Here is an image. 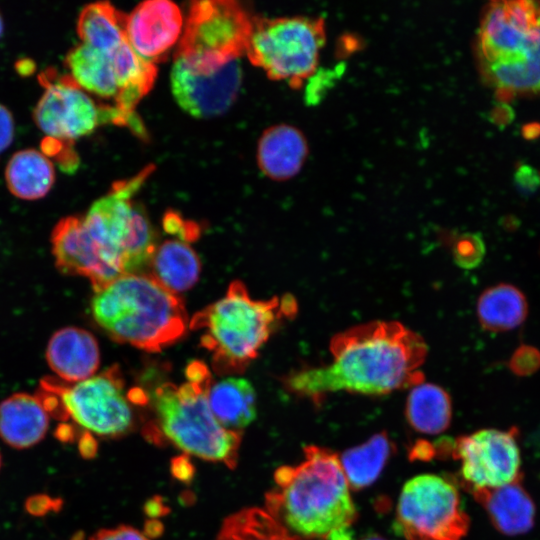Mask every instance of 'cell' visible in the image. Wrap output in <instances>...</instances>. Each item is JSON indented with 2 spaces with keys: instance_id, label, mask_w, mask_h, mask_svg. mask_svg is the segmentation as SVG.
Returning a JSON list of instances; mask_svg holds the SVG:
<instances>
[{
  "instance_id": "cell-1",
  "label": "cell",
  "mask_w": 540,
  "mask_h": 540,
  "mask_svg": "<svg viewBox=\"0 0 540 540\" xmlns=\"http://www.w3.org/2000/svg\"><path fill=\"white\" fill-rule=\"evenodd\" d=\"M329 348V364L302 368L285 377L290 392L318 402L328 393L383 395L424 380L420 367L427 356V344L400 322L354 326L336 334Z\"/></svg>"
},
{
  "instance_id": "cell-2",
  "label": "cell",
  "mask_w": 540,
  "mask_h": 540,
  "mask_svg": "<svg viewBox=\"0 0 540 540\" xmlns=\"http://www.w3.org/2000/svg\"><path fill=\"white\" fill-rule=\"evenodd\" d=\"M297 465L274 473L275 488L265 497V510L301 539L327 540L350 528L357 511L339 456L309 445Z\"/></svg>"
},
{
  "instance_id": "cell-3",
  "label": "cell",
  "mask_w": 540,
  "mask_h": 540,
  "mask_svg": "<svg viewBox=\"0 0 540 540\" xmlns=\"http://www.w3.org/2000/svg\"><path fill=\"white\" fill-rule=\"evenodd\" d=\"M91 313L114 341L159 352L187 328L181 298L150 274H125L94 291Z\"/></svg>"
},
{
  "instance_id": "cell-4",
  "label": "cell",
  "mask_w": 540,
  "mask_h": 540,
  "mask_svg": "<svg viewBox=\"0 0 540 540\" xmlns=\"http://www.w3.org/2000/svg\"><path fill=\"white\" fill-rule=\"evenodd\" d=\"M153 169L145 167L137 175L114 183L82 216L94 267V291L122 275L139 273L150 263L156 249L154 232L132 198Z\"/></svg>"
},
{
  "instance_id": "cell-5",
  "label": "cell",
  "mask_w": 540,
  "mask_h": 540,
  "mask_svg": "<svg viewBox=\"0 0 540 540\" xmlns=\"http://www.w3.org/2000/svg\"><path fill=\"white\" fill-rule=\"evenodd\" d=\"M296 312L293 296L255 300L235 280L221 299L193 316L190 328L203 332L201 345L211 353L218 374H238L257 357L277 323Z\"/></svg>"
},
{
  "instance_id": "cell-6",
  "label": "cell",
  "mask_w": 540,
  "mask_h": 540,
  "mask_svg": "<svg viewBox=\"0 0 540 540\" xmlns=\"http://www.w3.org/2000/svg\"><path fill=\"white\" fill-rule=\"evenodd\" d=\"M477 49L481 71L497 92L539 93L540 2H491L480 22Z\"/></svg>"
},
{
  "instance_id": "cell-7",
  "label": "cell",
  "mask_w": 540,
  "mask_h": 540,
  "mask_svg": "<svg viewBox=\"0 0 540 540\" xmlns=\"http://www.w3.org/2000/svg\"><path fill=\"white\" fill-rule=\"evenodd\" d=\"M186 375L187 382L179 386L164 383L155 389L156 424L150 427L151 436L157 434L187 454L234 468L241 436L224 428L209 408L212 377L207 366L191 362Z\"/></svg>"
},
{
  "instance_id": "cell-8",
  "label": "cell",
  "mask_w": 540,
  "mask_h": 540,
  "mask_svg": "<svg viewBox=\"0 0 540 540\" xmlns=\"http://www.w3.org/2000/svg\"><path fill=\"white\" fill-rule=\"evenodd\" d=\"M253 22L236 1H195L184 20L174 61L196 73H215L246 54Z\"/></svg>"
},
{
  "instance_id": "cell-9",
  "label": "cell",
  "mask_w": 540,
  "mask_h": 540,
  "mask_svg": "<svg viewBox=\"0 0 540 540\" xmlns=\"http://www.w3.org/2000/svg\"><path fill=\"white\" fill-rule=\"evenodd\" d=\"M36 395L50 416L71 419L102 437L121 436L132 426L124 382L115 367L73 384L43 378Z\"/></svg>"
},
{
  "instance_id": "cell-10",
  "label": "cell",
  "mask_w": 540,
  "mask_h": 540,
  "mask_svg": "<svg viewBox=\"0 0 540 540\" xmlns=\"http://www.w3.org/2000/svg\"><path fill=\"white\" fill-rule=\"evenodd\" d=\"M324 43L322 18H254L245 55L270 79L297 88L315 72Z\"/></svg>"
},
{
  "instance_id": "cell-11",
  "label": "cell",
  "mask_w": 540,
  "mask_h": 540,
  "mask_svg": "<svg viewBox=\"0 0 540 540\" xmlns=\"http://www.w3.org/2000/svg\"><path fill=\"white\" fill-rule=\"evenodd\" d=\"M393 526L405 540H462L470 519L454 482L421 474L404 484Z\"/></svg>"
},
{
  "instance_id": "cell-12",
  "label": "cell",
  "mask_w": 540,
  "mask_h": 540,
  "mask_svg": "<svg viewBox=\"0 0 540 540\" xmlns=\"http://www.w3.org/2000/svg\"><path fill=\"white\" fill-rule=\"evenodd\" d=\"M40 80L44 92L34 107L33 119L47 140L72 143L106 123L143 133L137 118L128 117L115 106L98 105L68 74L51 76L45 72Z\"/></svg>"
},
{
  "instance_id": "cell-13",
  "label": "cell",
  "mask_w": 540,
  "mask_h": 540,
  "mask_svg": "<svg viewBox=\"0 0 540 540\" xmlns=\"http://www.w3.org/2000/svg\"><path fill=\"white\" fill-rule=\"evenodd\" d=\"M451 455L460 462L464 486L491 490L522 481L517 430L482 429L452 442Z\"/></svg>"
},
{
  "instance_id": "cell-14",
  "label": "cell",
  "mask_w": 540,
  "mask_h": 540,
  "mask_svg": "<svg viewBox=\"0 0 540 540\" xmlns=\"http://www.w3.org/2000/svg\"><path fill=\"white\" fill-rule=\"evenodd\" d=\"M241 82L240 60L212 74L193 72L174 61L170 74L175 100L196 118H211L227 111L237 97Z\"/></svg>"
},
{
  "instance_id": "cell-15",
  "label": "cell",
  "mask_w": 540,
  "mask_h": 540,
  "mask_svg": "<svg viewBox=\"0 0 540 540\" xmlns=\"http://www.w3.org/2000/svg\"><path fill=\"white\" fill-rule=\"evenodd\" d=\"M184 27L180 8L168 0H149L126 16V40L142 59L154 63L179 42Z\"/></svg>"
},
{
  "instance_id": "cell-16",
  "label": "cell",
  "mask_w": 540,
  "mask_h": 540,
  "mask_svg": "<svg viewBox=\"0 0 540 540\" xmlns=\"http://www.w3.org/2000/svg\"><path fill=\"white\" fill-rule=\"evenodd\" d=\"M46 360L60 381L69 384L83 381L92 377L99 367L98 342L85 329L61 328L49 339Z\"/></svg>"
},
{
  "instance_id": "cell-17",
  "label": "cell",
  "mask_w": 540,
  "mask_h": 540,
  "mask_svg": "<svg viewBox=\"0 0 540 540\" xmlns=\"http://www.w3.org/2000/svg\"><path fill=\"white\" fill-rule=\"evenodd\" d=\"M482 505L500 533L517 536L529 532L535 523L536 507L521 481L491 490L471 493Z\"/></svg>"
},
{
  "instance_id": "cell-18",
  "label": "cell",
  "mask_w": 540,
  "mask_h": 540,
  "mask_svg": "<svg viewBox=\"0 0 540 540\" xmlns=\"http://www.w3.org/2000/svg\"><path fill=\"white\" fill-rule=\"evenodd\" d=\"M49 418L36 394L14 393L0 402V438L12 448H30L45 437Z\"/></svg>"
},
{
  "instance_id": "cell-19",
  "label": "cell",
  "mask_w": 540,
  "mask_h": 540,
  "mask_svg": "<svg viewBox=\"0 0 540 540\" xmlns=\"http://www.w3.org/2000/svg\"><path fill=\"white\" fill-rule=\"evenodd\" d=\"M308 154L303 133L287 124L266 129L257 146V164L271 179L287 180L302 168Z\"/></svg>"
},
{
  "instance_id": "cell-20",
  "label": "cell",
  "mask_w": 540,
  "mask_h": 540,
  "mask_svg": "<svg viewBox=\"0 0 540 540\" xmlns=\"http://www.w3.org/2000/svg\"><path fill=\"white\" fill-rule=\"evenodd\" d=\"M64 63L68 75L84 91L115 102L119 86L112 52L107 53L79 43L69 50Z\"/></svg>"
},
{
  "instance_id": "cell-21",
  "label": "cell",
  "mask_w": 540,
  "mask_h": 540,
  "mask_svg": "<svg viewBox=\"0 0 540 540\" xmlns=\"http://www.w3.org/2000/svg\"><path fill=\"white\" fill-rule=\"evenodd\" d=\"M5 181L12 195L21 200H38L55 182V168L49 157L34 148L19 150L9 159Z\"/></svg>"
},
{
  "instance_id": "cell-22",
  "label": "cell",
  "mask_w": 540,
  "mask_h": 540,
  "mask_svg": "<svg viewBox=\"0 0 540 540\" xmlns=\"http://www.w3.org/2000/svg\"><path fill=\"white\" fill-rule=\"evenodd\" d=\"M207 401L216 420L226 429L238 432L256 418L255 390L244 378L228 377L211 383Z\"/></svg>"
},
{
  "instance_id": "cell-23",
  "label": "cell",
  "mask_w": 540,
  "mask_h": 540,
  "mask_svg": "<svg viewBox=\"0 0 540 540\" xmlns=\"http://www.w3.org/2000/svg\"><path fill=\"white\" fill-rule=\"evenodd\" d=\"M149 264L150 275L175 294L193 287L201 269L196 252L179 238L167 239L156 247Z\"/></svg>"
},
{
  "instance_id": "cell-24",
  "label": "cell",
  "mask_w": 540,
  "mask_h": 540,
  "mask_svg": "<svg viewBox=\"0 0 540 540\" xmlns=\"http://www.w3.org/2000/svg\"><path fill=\"white\" fill-rule=\"evenodd\" d=\"M126 14L106 1L82 8L76 30L81 43L111 53L126 42Z\"/></svg>"
},
{
  "instance_id": "cell-25",
  "label": "cell",
  "mask_w": 540,
  "mask_h": 540,
  "mask_svg": "<svg viewBox=\"0 0 540 540\" xmlns=\"http://www.w3.org/2000/svg\"><path fill=\"white\" fill-rule=\"evenodd\" d=\"M528 303L516 286L500 283L486 289L477 302V316L482 328L503 332L517 328L526 319Z\"/></svg>"
},
{
  "instance_id": "cell-26",
  "label": "cell",
  "mask_w": 540,
  "mask_h": 540,
  "mask_svg": "<svg viewBox=\"0 0 540 540\" xmlns=\"http://www.w3.org/2000/svg\"><path fill=\"white\" fill-rule=\"evenodd\" d=\"M405 415L410 426L419 433H442L449 427L452 418L450 396L435 384H417L407 397Z\"/></svg>"
},
{
  "instance_id": "cell-27",
  "label": "cell",
  "mask_w": 540,
  "mask_h": 540,
  "mask_svg": "<svg viewBox=\"0 0 540 540\" xmlns=\"http://www.w3.org/2000/svg\"><path fill=\"white\" fill-rule=\"evenodd\" d=\"M394 450L385 432L374 434L366 442L348 449L339 461L350 489L361 490L371 485L381 474Z\"/></svg>"
},
{
  "instance_id": "cell-28",
  "label": "cell",
  "mask_w": 540,
  "mask_h": 540,
  "mask_svg": "<svg viewBox=\"0 0 540 540\" xmlns=\"http://www.w3.org/2000/svg\"><path fill=\"white\" fill-rule=\"evenodd\" d=\"M216 540H303L265 509L245 508L227 517Z\"/></svg>"
},
{
  "instance_id": "cell-29",
  "label": "cell",
  "mask_w": 540,
  "mask_h": 540,
  "mask_svg": "<svg viewBox=\"0 0 540 540\" xmlns=\"http://www.w3.org/2000/svg\"><path fill=\"white\" fill-rule=\"evenodd\" d=\"M163 225L167 232L175 234L179 239L187 242L196 239L199 235V229L195 224L186 222L176 213H168L164 218Z\"/></svg>"
},
{
  "instance_id": "cell-30",
  "label": "cell",
  "mask_w": 540,
  "mask_h": 540,
  "mask_svg": "<svg viewBox=\"0 0 540 540\" xmlns=\"http://www.w3.org/2000/svg\"><path fill=\"white\" fill-rule=\"evenodd\" d=\"M90 540H150L137 529L121 525L115 528L101 529Z\"/></svg>"
},
{
  "instance_id": "cell-31",
  "label": "cell",
  "mask_w": 540,
  "mask_h": 540,
  "mask_svg": "<svg viewBox=\"0 0 540 540\" xmlns=\"http://www.w3.org/2000/svg\"><path fill=\"white\" fill-rule=\"evenodd\" d=\"M484 247L478 239L460 241L456 248L457 259L465 266H474L483 255Z\"/></svg>"
},
{
  "instance_id": "cell-32",
  "label": "cell",
  "mask_w": 540,
  "mask_h": 540,
  "mask_svg": "<svg viewBox=\"0 0 540 540\" xmlns=\"http://www.w3.org/2000/svg\"><path fill=\"white\" fill-rule=\"evenodd\" d=\"M15 134L14 118L10 110L0 104V154L12 143Z\"/></svg>"
},
{
  "instance_id": "cell-33",
  "label": "cell",
  "mask_w": 540,
  "mask_h": 540,
  "mask_svg": "<svg viewBox=\"0 0 540 540\" xmlns=\"http://www.w3.org/2000/svg\"><path fill=\"white\" fill-rule=\"evenodd\" d=\"M56 501L50 499L47 496L39 495L31 497L27 503V510L34 515H43L53 507H55Z\"/></svg>"
},
{
  "instance_id": "cell-34",
  "label": "cell",
  "mask_w": 540,
  "mask_h": 540,
  "mask_svg": "<svg viewBox=\"0 0 540 540\" xmlns=\"http://www.w3.org/2000/svg\"><path fill=\"white\" fill-rule=\"evenodd\" d=\"M81 440H82L81 443H82L83 445H81L80 450H81V452H82L83 455H85V456H87V455L90 456L92 453L95 452V447H96V446H90V444H93V443H95V442L93 441L94 439L91 438L89 434H85V435L82 437Z\"/></svg>"
},
{
  "instance_id": "cell-35",
  "label": "cell",
  "mask_w": 540,
  "mask_h": 540,
  "mask_svg": "<svg viewBox=\"0 0 540 540\" xmlns=\"http://www.w3.org/2000/svg\"><path fill=\"white\" fill-rule=\"evenodd\" d=\"M175 464L179 467H181V470L174 472L176 477H179L181 479H186L187 476H191V470H187L186 468H191L189 465V462H185L184 459H176Z\"/></svg>"
},
{
  "instance_id": "cell-36",
  "label": "cell",
  "mask_w": 540,
  "mask_h": 540,
  "mask_svg": "<svg viewBox=\"0 0 540 540\" xmlns=\"http://www.w3.org/2000/svg\"><path fill=\"white\" fill-rule=\"evenodd\" d=\"M327 540H352V533L349 528L334 532Z\"/></svg>"
},
{
  "instance_id": "cell-37",
  "label": "cell",
  "mask_w": 540,
  "mask_h": 540,
  "mask_svg": "<svg viewBox=\"0 0 540 540\" xmlns=\"http://www.w3.org/2000/svg\"><path fill=\"white\" fill-rule=\"evenodd\" d=\"M359 540H387V539L377 534H368L361 537Z\"/></svg>"
},
{
  "instance_id": "cell-38",
  "label": "cell",
  "mask_w": 540,
  "mask_h": 540,
  "mask_svg": "<svg viewBox=\"0 0 540 540\" xmlns=\"http://www.w3.org/2000/svg\"><path fill=\"white\" fill-rule=\"evenodd\" d=\"M3 32H4V21H3L2 15L0 13V38L2 37Z\"/></svg>"
},
{
  "instance_id": "cell-39",
  "label": "cell",
  "mask_w": 540,
  "mask_h": 540,
  "mask_svg": "<svg viewBox=\"0 0 540 540\" xmlns=\"http://www.w3.org/2000/svg\"><path fill=\"white\" fill-rule=\"evenodd\" d=\"M0 467H1V454H0Z\"/></svg>"
}]
</instances>
